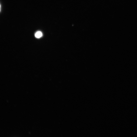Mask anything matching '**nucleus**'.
Wrapping results in <instances>:
<instances>
[{"label":"nucleus","mask_w":137,"mask_h":137,"mask_svg":"<svg viewBox=\"0 0 137 137\" xmlns=\"http://www.w3.org/2000/svg\"><path fill=\"white\" fill-rule=\"evenodd\" d=\"M42 35V32L40 31H38L36 32L35 34V37L37 38H39Z\"/></svg>","instance_id":"f257e3e1"}]
</instances>
